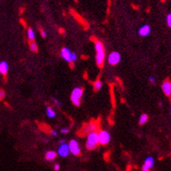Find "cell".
Instances as JSON below:
<instances>
[{"label": "cell", "instance_id": "cell-1", "mask_svg": "<svg viewBox=\"0 0 171 171\" xmlns=\"http://www.w3.org/2000/svg\"><path fill=\"white\" fill-rule=\"evenodd\" d=\"M96 51H97V56H96V62L97 64L99 67H103L104 62V58H105V51H104V44H102V42L97 41L96 44Z\"/></svg>", "mask_w": 171, "mask_h": 171}, {"label": "cell", "instance_id": "cell-2", "mask_svg": "<svg viewBox=\"0 0 171 171\" xmlns=\"http://www.w3.org/2000/svg\"><path fill=\"white\" fill-rule=\"evenodd\" d=\"M98 144H99L98 133H97L96 131L89 133V135L87 136V142H86V148L89 150L95 149Z\"/></svg>", "mask_w": 171, "mask_h": 171}, {"label": "cell", "instance_id": "cell-3", "mask_svg": "<svg viewBox=\"0 0 171 171\" xmlns=\"http://www.w3.org/2000/svg\"><path fill=\"white\" fill-rule=\"evenodd\" d=\"M82 93H83V90L82 88H75L72 90V93H71V96H70V100L72 102L74 105L78 107L81 104V98L82 97Z\"/></svg>", "mask_w": 171, "mask_h": 171}, {"label": "cell", "instance_id": "cell-4", "mask_svg": "<svg viewBox=\"0 0 171 171\" xmlns=\"http://www.w3.org/2000/svg\"><path fill=\"white\" fill-rule=\"evenodd\" d=\"M69 147H70V153H72L74 155L76 156H79L81 155V148L79 147V144L77 142L76 140H70V143H69Z\"/></svg>", "mask_w": 171, "mask_h": 171}, {"label": "cell", "instance_id": "cell-5", "mask_svg": "<svg viewBox=\"0 0 171 171\" xmlns=\"http://www.w3.org/2000/svg\"><path fill=\"white\" fill-rule=\"evenodd\" d=\"M98 139L101 145H106L110 141V135L108 131L101 130L98 133Z\"/></svg>", "mask_w": 171, "mask_h": 171}, {"label": "cell", "instance_id": "cell-6", "mask_svg": "<svg viewBox=\"0 0 171 171\" xmlns=\"http://www.w3.org/2000/svg\"><path fill=\"white\" fill-rule=\"evenodd\" d=\"M120 60H121V55L117 51H113L112 53H110L109 55V57H108V62L110 65L118 64Z\"/></svg>", "mask_w": 171, "mask_h": 171}, {"label": "cell", "instance_id": "cell-7", "mask_svg": "<svg viewBox=\"0 0 171 171\" xmlns=\"http://www.w3.org/2000/svg\"><path fill=\"white\" fill-rule=\"evenodd\" d=\"M70 153V147H69V144H67L66 142L64 143V144H61L59 146V148H58V149H57V154L60 155V156H62V157L68 156Z\"/></svg>", "mask_w": 171, "mask_h": 171}, {"label": "cell", "instance_id": "cell-8", "mask_svg": "<svg viewBox=\"0 0 171 171\" xmlns=\"http://www.w3.org/2000/svg\"><path fill=\"white\" fill-rule=\"evenodd\" d=\"M61 56L65 60L66 62L68 63H71V56H72V52L71 50L67 48V47H64L63 48L62 50H61Z\"/></svg>", "mask_w": 171, "mask_h": 171}, {"label": "cell", "instance_id": "cell-9", "mask_svg": "<svg viewBox=\"0 0 171 171\" xmlns=\"http://www.w3.org/2000/svg\"><path fill=\"white\" fill-rule=\"evenodd\" d=\"M162 89H163V93L170 97L171 95V82L169 80H166L163 82V85H162Z\"/></svg>", "mask_w": 171, "mask_h": 171}, {"label": "cell", "instance_id": "cell-10", "mask_svg": "<svg viewBox=\"0 0 171 171\" xmlns=\"http://www.w3.org/2000/svg\"><path fill=\"white\" fill-rule=\"evenodd\" d=\"M151 32V29H150V26L148 25H142L140 29H139V35L142 36V37H147L150 34Z\"/></svg>", "mask_w": 171, "mask_h": 171}, {"label": "cell", "instance_id": "cell-11", "mask_svg": "<svg viewBox=\"0 0 171 171\" xmlns=\"http://www.w3.org/2000/svg\"><path fill=\"white\" fill-rule=\"evenodd\" d=\"M9 70V65L7 62L2 61L0 62V73L2 75H6Z\"/></svg>", "mask_w": 171, "mask_h": 171}, {"label": "cell", "instance_id": "cell-12", "mask_svg": "<svg viewBox=\"0 0 171 171\" xmlns=\"http://www.w3.org/2000/svg\"><path fill=\"white\" fill-rule=\"evenodd\" d=\"M57 153L55 151H48L45 155V159L47 161H53L57 157Z\"/></svg>", "mask_w": 171, "mask_h": 171}, {"label": "cell", "instance_id": "cell-13", "mask_svg": "<svg viewBox=\"0 0 171 171\" xmlns=\"http://www.w3.org/2000/svg\"><path fill=\"white\" fill-rule=\"evenodd\" d=\"M46 115H47V116L49 117V118H55L56 117V111L53 110V109H51L50 107H47L46 108Z\"/></svg>", "mask_w": 171, "mask_h": 171}, {"label": "cell", "instance_id": "cell-14", "mask_svg": "<svg viewBox=\"0 0 171 171\" xmlns=\"http://www.w3.org/2000/svg\"><path fill=\"white\" fill-rule=\"evenodd\" d=\"M96 129H97V125L95 123H89V124H87L85 126L84 130L87 133H90V132H93V131L96 130Z\"/></svg>", "mask_w": 171, "mask_h": 171}, {"label": "cell", "instance_id": "cell-15", "mask_svg": "<svg viewBox=\"0 0 171 171\" xmlns=\"http://www.w3.org/2000/svg\"><path fill=\"white\" fill-rule=\"evenodd\" d=\"M154 163H155L154 162V158L152 156H148V157H147L146 159H145V161H144V165H146L149 169H151L154 166Z\"/></svg>", "mask_w": 171, "mask_h": 171}, {"label": "cell", "instance_id": "cell-16", "mask_svg": "<svg viewBox=\"0 0 171 171\" xmlns=\"http://www.w3.org/2000/svg\"><path fill=\"white\" fill-rule=\"evenodd\" d=\"M148 119V115L142 114L141 116H140V118H139V123H140L141 125H142V124H144V123H146L147 122Z\"/></svg>", "mask_w": 171, "mask_h": 171}, {"label": "cell", "instance_id": "cell-17", "mask_svg": "<svg viewBox=\"0 0 171 171\" xmlns=\"http://www.w3.org/2000/svg\"><path fill=\"white\" fill-rule=\"evenodd\" d=\"M27 34H28V38L31 41H34V39H35V32H34V31H33L32 29L30 28V29L28 30Z\"/></svg>", "mask_w": 171, "mask_h": 171}, {"label": "cell", "instance_id": "cell-18", "mask_svg": "<svg viewBox=\"0 0 171 171\" xmlns=\"http://www.w3.org/2000/svg\"><path fill=\"white\" fill-rule=\"evenodd\" d=\"M102 85H103L102 82L100 81V80H97V81L94 82V90H96V91L100 90V89L102 88Z\"/></svg>", "mask_w": 171, "mask_h": 171}, {"label": "cell", "instance_id": "cell-19", "mask_svg": "<svg viewBox=\"0 0 171 171\" xmlns=\"http://www.w3.org/2000/svg\"><path fill=\"white\" fill-rule=\"evenodd\" d=\"M30 49H31V50L32 51H33V52H38V44L35 43V42H32L31 43V44H30Z\"/></svg>", "mask_w": 171, "mask_h": 171}, {"label": "cell", "instance_id": "cell-20", "mask_svg": "<svg viewBox=\"0 0 171 171\" xmlns=\"http://www.w3.org/2000/svg\"><path fill=\"white\" fill-rule=\"evenodd\" d=\"M167 25H169V27L171 28V13H170L168 16H167Z\"/></svg>", "mask_w": 171, "mask_h": 171}, {"label": "cell", "instance_id": "cell-21", "mask_svg": "<svg viewBox=\"0 0 171 171\" xmlns=\"http://www.w3.org/2000/svg\"><path fill=\"white\" fill-rule=\"evenodd\" d=\"M4 98H5V92H4V90H0V100H3Z\"/></svg>", "mask_w": 171, "mask_h": 171}, {"label": "cell", "instance_id": "cell-22", "mask_svg": "<svg viewBox=\"0 0 171 171\" xmlns=\"http://www.w3.org/2000/svg\"><path fill=\"white\" fill-rule=\"evenodd\" d=\"M76 59H77V56H76V54L75 52H72V56H71V62H72V63L76 62Z\"/></svg>", "mask_w": 171, "mask_h": 171}, {"label": "cell", "instance_id": "cell-23", "mask_svg": "<svg viewBox=\"0 0 171 171\" xmlns=\"http://www.w3.org/2000/svg\"><path fill=\"white\" fill-rule=\"evenodd\" d=\"M60 132H61L62 134H68V133L70 132V130H69L68 128H63V129H61Z\"/></svg>", "mask_w": 171, "mask_h": 171}, {"label": "cell", "instance_id": "cell-24", "mask_svg": "<svg viewBox=\"0 0 171 171\" xmlns=\"http://www.w3.org/2000/svg\"><path fill=\"white\" fill-rule=\"evenodd\" d=\"M148 81L150 82L151 83H155V76H150L148 77Z\"/></svg>", "mask_w": 171, "mask_h": 171}, {"label": "cell", "instance_id": "cell-25", "mask_svg": "<svg viewBox=\"0 0 171 171\" xmlns=\"http://www.w3.org/2000/svg\"><path fill=\"white\" fill-rule=\"evenodd\" d=\"M53 101H54V103H55L57 106H62V103H61L59 100H57V98H53Z\"/></svg>", "mask_w": 171, "mask_h": 171}, {"label": "cell", "instance_id": "cell-26", "mask_svg": "<svg viewBox=\"0 0 171 171\" xmlns=\"http://www.w3.org/2000/svg\"><path fill=\"white\" fill-rule=\"evenodd\" d=\"M59 169H60V166H59V164H55V166H54V170L55 171H58L59 170Z\"/></svg>", "mask_w": 171, "mask_h": 171}, {"label": "cell", "instance_id": "cell-27", "mask_svg": "<svg viewBox=\"0 0 171 171\" xmlns=\"http://www.w3.org/2000/svg\"><path fill=\"white\" fill-rule=\"evenodd\" d=\"M41 35H42V37L44 38H46V36H47V34L46 32H44V31H41Z\"/></svg>", "mask_w": 171, "mask_h": 171}, {"label": "cell", "instance_id": "cell-28", "mask_svg": "<svg viewBox=\"0 0 171 171\" xmlns=\"http://www.w3.org/2000/svg\"><path fill=\"white\" fill-rule=\"evenodd\" d=\"M51 135H52L53 136H57V132L56 130H51Z\"/></svg>", "mask_w": 171, "mask_h": 171}, {"label": "cell", "instance_id": "cell-29", "mask_svg": "<svg viewBox=\"0 0 171 171\" xmlns=\"http://www.w3.org/2000/svg\"><path fill=\"white\" fill-rule=\"evenodd\" d=\"M59 143H60V144H64V143H65V141H64V139H61V140L59 141Z\"/></svg>", "mask_w": 171, "mask_h": 171}, {"label": "cell", "instance_id": "cell-30", "mask_svg": "<svg viewBox=\"0 0 171 171\" xmlns=\"http://www.w3.org/2000/svg\"><path fill=\"white\" fill-rule=\"evenodd\" d=\"M158 105H159V106H162V105H163V103H161V102H159V103H158Z\"/></svg>", "mask_w": 171, "mask_h": 171}, {"label": "cell", "instance_id": "cell-31", "mask_svg": "<svg viewBox=\"0 0 171 171\" xmlns=\"http://www.w3.org/2000/svg\"><path fill=\"white\" fill-rule=\"evenodd\" d=\"M170 111H171V110H170Z\"/></svg>", "mask_w": 171, "mask_h": 171}]
</instances>
